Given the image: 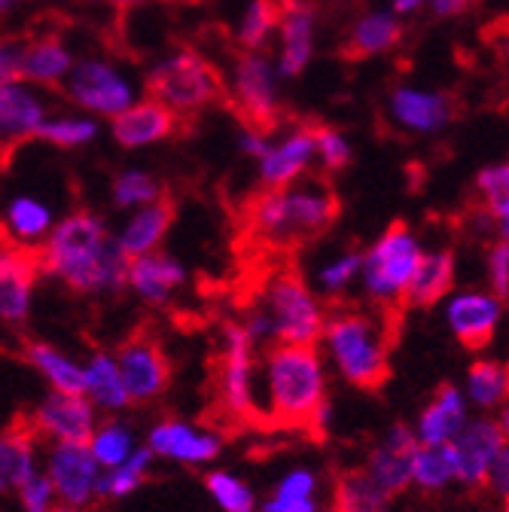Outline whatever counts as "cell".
I'll return each mask as SVG.
<instances>
[{
    "label": "cell",
    "mask_w": 509,
    "mask_h": 512,
    "mask_svg": "<svg viewBox=\"0 0 509 512\" xmlns=\"http://www.w3.org/2000/svg\"><path fill=\"white\" fill-rule=\"evenodd\" d=\"M43 275L83 296H110L129 287L132 256L125 253L104 217L71 211L58 217L55 229L37 250Z\"/></svg>",
    "instance_id": "1"
},
{
    "label": "cell",
    "mask_w": 509,
    "mask_h": 512,
    "mask_svg": "<svg viewBox=\"0 0 509 512\" xmlns=\"http://www.w3.org/2000/svg\"><path fill=\"white\" fill-rule=\"evenodd\" d=\"M263 415L278 427H311L327 397V360L317 345H269L263 357Z\"/></svg>",
    "instance_id": "2"
},
{
    "label": "cell",
    "mask_w": 509,
    "mask_h": 512,
    "mask_svg": "<svg viewBox=\"0 0 509 512\" xmlns=\"http://www.w3.org/2000/svg\"><path fill=\"white\" fill-rule=\"evenodd\" d=\"M339 217V199L324 183L299 180L266 189L250 208V229L272 244H299L327 232Z\"/></svg>",
    "instance_id": "3"
},
{
    "label": "cell",
    "mask_w": 509,
    "mask_h": 512,
    "mask_svg": "<svg viewBox=\"0 0 509 512\" xmlns=\"http://www.w3.org/2000/svg\"><path fill=\"white\" fill-rule=\"evenodd\" d=\"M330 363L342 381L363 391H375L388 381L391 372V339L388 324L375 314L345 308L333 311L321 339Z\"/></svg>",
    "instance_id": "4"
},
{
    "label": "cell",
    "mask_w": 509,
    "mask_h": 512,
    "mask_svg": "<svg viewBox=\"0 0 509 512\" xmlns=\"http://www.w3.org/2000/svg\"><path fill=\"white\" fill-rule=\"evenodd\" d=\"M421 238L406 226L394 223L381 232L366 250H363V293L372 305L391 308L406 305V293L412 287V278L424 260Z\"/></svg>",
    "instance_id": "5"
},
{
    "label": "cell",
    "mask_w": 509,
    "mask_h": 512,
    "mask_svg": "<svg viewBox=\"0 0 509 512\" xmlns=\"http://www.w3.org/2000/svg\"><path fill=\"white\" fill-rule=\"evenodd\" d=\"M257 305L272 320V345H321L330 314L296 272L272 275Z\"/></svg>",
    "instance_id": "6"
},
{
    "label": "cell",
    "mask_w": 509,
    "mask_h": 512,
    "mask_svg": "<svg viewBox=\"0 0 509 512\" xmlns=\"http://www.w3.org/2000/svg\"><path fill=\"white\" fill-rule=\"evenodd\" d=\"M147 92L183 119L211 107L220 98L223 83L205 55L193 49H174L147 71Z\"/></svg>",
    "instance_id": "7"
},
{
    "label": "cell",
    "mask_w": 509,
    "mask_h": 512,
    "mask_svg": "<svg viewBox=\"0 0 509 512\" xmlns=\"http://www.w3.org/2000/svg\"><path fill=\"white\" fill-rule=\"evenodd\" d=\"M61 92L68 95V101L77 110L92 113L98 119H116L119 113L141 101L135 77L125 68H119L116 61L98 55L80 58L68 83L61 86Z\"/></svg>",
    "instance_id": "8"
},
{
    "label": "cell",
    "mask_w": 509,
    "mask_h": 512,
    "mask_svg": "<svg viewBox=\"0 0 509 512\" xmlns=\"http://www.w3.org/2000/svg\"><path fill=\"white\" fill-rule=\"evenodd\" d=\"M220 400L235 421L263 415L257 400V342L250 339L241 320L223 327L220 336Z\"/></svg>",
    "instance_id": "9"
},
{
    "label": "cell",
    "mask_w": 509,
    "mask_h": 512,
    "mask_svg": "<svg viewBox=\"0 0 509 512\" xmlns=\"http://www.w3.org/2000/svg\"><path fill=\"white\" fill-rule=\"evenodd\" d=\"M281 71L278 61L266 55V49H244L235 64L229 89L235 107L247 116V122L272 125L281 113Z\"/></svg>",
    "instance_id": "10"
},
{
    "label": "cell",
    "mask_w": 509,
    "mask_h": 512,
    "mask_svg": "<svg viewBox=\"0 0 509 512\" xmlns=\"http://www.w3.org/2000/svg\"><path fill=\"white\" fill-rule=\"evenodd\" d=\"M46 476L55 485L58 503L83 512L98 500L101 464L95 461L89 442H52L46 452Z\"/></svg>",
    "instance_id": "11"
},
{
    "label": "cell",
    "mask_w": 509,
    "mask_h": 512,
    "mask_svg": "<svg viewBox=\"0 0 509 512\" xmlns=\"http://www.w3.org/2000/svg\"><path fill=\"white\" fill-rule=\"evenodd\" d=\"M503 299L488 287V290H452L442 302V320L452 330V336L470 348L482 351L491 345V339L500 330L503 320Z\"/></svg>",
    "instance_id": "12"
},
{
    "label": "cell",
    "mask_w": 509,
    "mask_h": 512,
    "mask_svg": "<svg viewBox=\"0 0 509 512\" xmlns=\"http://www.w3.org/2000/svg\"><path fill=\"white\" fill-rule=\"evenodd\" d=\"M388 116L391 122L406 135L415 138H433L452 125L455 119V101L439 92V89H424V86H397L388 95Z\"/></svg>",
    "instance_id": "13"
},
{
    "label": "cell",
    "mask_w": 509,
    "mask_h": 512,
    "mask_svg": "<svg viewBox=\"0 0 509 512\" xmlns=\"http://www.w3.org/2000/svg\"><path fill=\"white\" fill-rule=\"evenodd\" d=\"M98 409L86 394H65L49 391L34 415L31 427L49 442H89L98 427Z\"/></svg>",
    "instance_id": "14"
},
{
    "label": "cell",
    "mask_w": 509,
    "mask_h": 512,
    "mask_svg": "<svg viewBox=\"0 0 509 512\" xmlns=\"http://www.w3.org/2000/svg\"><path fill=\"white\" fill-rule=\"evenodd\" d=\"M40 272L37 250L4 241V250H0V317L4 324L22 327L31 317L34 284Z\"/></svg>",
    "instance_id": "15"
},
{
    "label": "cell",
    "mask_w": 509,
    "mask_h": 512,
    "mask_svg": "<svg viewBox=\"0 0 509 512\" xmlns=\"http://www.w3.org/2000/svg\"><path fill=\"white\" fill-rule=\"evenodd\" d=\"M147 445L156 452V458L183 464V467H205L214 464L223 452V439L214 430H202L180 418H165L150 427Z\"/></svg>",
    "instance_id": "16"
},
{
    "label": "cell",
    "mask_w": 509,
    "mask_h": 512,
    "mask_svg": "<svg viewBox=\"0 0 509 512\" xmlns=\"http://www.w3.org/2000/svg\"><path fill=\"white\" fill-rule=\"evenodd\" d=\"M46 119L49 104L40 86L28 80L0 83V144H4L7 153L25 141H37Z\"/></svg>",
    "instance_id": "17"
},
{
    "label": "cell",
    "mask_w": 509,
    "mask_h": 512,
    "mask_svg": "<svg viewBox=\"0 0 509 512\" xmlns=\"http://www.w3.org/2000/svg\"><path fill=\"white\" fill-rule=\"evenodd\" d=\"M418 433L409 424H391L388 433L375 442V448L366 458V473L385 488L391 497L409 491L415 485V452H418Z\"/></svg>",
    "instance_id": "18"
},
{
    "label": "cell",
    "mask_w": 509,
    "mask_h": 512,
    "mask_svg": "<svg viewBox=\"0 0 509 512\" xmlns=\"http://www.w3.org/2000/svg\"><path fill=\"white\" fill-rule=\"evenodd\" d=\"M275 61L284 80H296L308 71L317 49V10L308 0H284L278 25Z\"/></svg>",
    "instance_id": "19"
},
{
    "label": "cell",
    "mask_w": 509,
    "mask_h": 512,
    "mask_svg": "<svg viewBox=\"0 0 509 512\" xmlns=\"http://www.w3.org/2000/svg\"><path fill=\"white\" fill-rule=\"evenodd\" d=\"M503 445H506V436H503L497 418H485V415L470 418L467 427L452 442L455 461H458V485H464L470 491L485 488Z\"/></svg>",
    "instance_id": "20"
},
{
    "label": "cell",
    "mask_w": 509,
    "mask_h": 512,
    "mask_svg": "<svg viewBox=\"0 0 509 512\" xmlns=\"http://www.w3.org/2000/svg\"><path fill=\"white\" fill-rule=\"evenodd\" d=\"M119 366L129 384V394L135 403H150L159 400L168 391L171 381V363L162 345L150 336H132L119 348Z\"/></svg>",
    "instance_id": "21"
},
{
    "label": "cell",
    "mask_w": 509,
    "mask_h": 512,
    "mask_svg": "<svg viewBox=\"0 0 509 512\" xmlns=\"http://www.w3.org/2000/svg\"><path fill=\"white\" fill-rule=\"evenodd\" d=\"M314 162H317L314 128L293 125L281 138H275L272 150L257 162V171L266 189H278V186L299 183Z\"/></svg>",
    "instance_id": "22"
},
{
    "label": "cell",
    "mask_w": 509,
    "mask_h": 512,
    "mask_svg": "<svg viewBox=\"0 0 509 512\" xmlns=\"http://www.w3.org/2000/svg\"><path fill=\"white\" fill-rule=\"evenodd\" d=\"M180 125V116L159 98H141L125 113L110 119V135L125 150H141L168 141Z\"/></svg>",
    "instance_id": "23"
},
{
    "label": "cell",
    "mask_w": 509,
    "mask_h": 512,
    "mask_svg": "<svg viewBox=\"0 0 509 512\" xmlns=\"http://www.w3.org/2000/svg\"><path fill=\"white\" fill-rule=\"evenodd\" d=\"M470 400L467 391L458 388V384H442L436 388V394L430 397V403L418 412L415 418V433L421 445H449L458 439V433L467 427L470 415Z\"/></svg>",
    "instance_id": "24"
},
{
    "label": "cell",
    "mask_w": 509,
    "mask_h": 512,
    "mask_svg": "<svg viewBox=\"0 0 509 512\" xmlns=\"http://www.w3.org/2000/svg\"><path fill=\"white\" fill-rule=\"evenodd\" d=\"M189 272L177 256L165 250H153L144 256H135L129 266V290L153 308H162L174 299V293L186 284Z\"/></svg>",
    "instance_id": "25"
},
{
    "label": "cell",
    "mask_w": 509,
    "mask_h": 512,
    "mask_svg": "<svg viewBox=\"0 0 509 512\" xmlns=\"http://www.w3.org/2000/svg\"><path fill=\"white\" fill-rule=\"evenodd\" d=\"M74 64L77 58L71 46L55 34H43L22 43V80L40 89H61L68 83Z\"/></svg>",
    "instance_id": "26"
},
{
    "label": "cell",
    "mask_w": 509,
    "mask_h": 512,
    "mask_svg": "<svg viewBox=\"0 0 509 512\" xmlns=\"http://www.w3.org/2000/svg\"><path fill=\"white\" fill-rule=\"evenodd\" d=\"M55 223L58 217L52 205L43 196H34V192H19L4 208V238L19 247L40 250Z\"/></svg>",
    "instance_id": "27"
},
{
    "label": "cell",
    "mask_w": 509,
    "mask_h": 512,
    "mask_svg": "<svg viewBox=\"0 0 509 512\" xmlns=\"http://www.w3.org/2000/svg\"><path fill=\"white\" fill-rule=\"evenodd\" d=\"M22 360L49 384V391H65V394L86 391V363H80L68 351L55 348L52 342H43V339L25 342Z\"/></svg>",
    "instance_id": "28"
},
{
    "label": "cell",
    "mask_w": 509,
    "mask_h": 512,
    "mask_svg": "<svg viewBox=\"0 0 509 512\" xmlns=\"http://www.w3.org/2000/svg\"><path fill=\"white\" fill-rule=\"evenodd\" d=\"M86 363V397L95 403L101 415H122L135 400L129 394V384H125L122 366L116 354L95 351Z\"/></svg>",
    "instance_id": "29"
},
{
    "label": "cell",
    "mask_w": 509,
    "mask_h": 512,
    "mask_svg": "<svg viewBox=\"0 0 509 512\" xmlns=\"http://www.w3.org/2000/svg\"><path fill=\"white\" fill-rule=\"evenodd\" d=\"M40 433L31 424H13L0 436V488L19 491L31 476L40 473Z\"/></svg>",
    "instance_id": "30"
},
{
    "label": "cell",
    "mask_w": 509,
    "mask_h": 512,
    "mask_svg": "<svg viewBox=\"0 0 509 512\" xmlns=\"http://www.w3.org/2000/svg\"><path fill=\"white\" fill-rule=\"evenodd\" d=\"M171 223H174V205L159 199L153 205L129 211V217H125V223L116 232V241L135 260V256H144L162 247L165 235L171 232Z\"/></svg>",
    "instance_id": "31"
},
{
    "label": "cell",
    "mask_w": 509,
    "mask_h": 512,
    "mask_svg": "<svg viewBox=\"0 0 509 512\" xmlns=\"http://www.w3.org/2000/svg\"><path fill=\"white\" fill-rule=\"evenodd\" d=\"M400 19L403 16H397L394 10H369V13L357 16L348 31L345 52L351 58H378V55L391 52L403 40Z\"/></svg>",
    "instance_id": "32"
},
{
    "label": "cell",
    "mask_w": 509,
    "mask_h": 512,
    "mask_svg": "<svg viewBox=\"0 0 509 512\" xmlns=\"http://www.w3.org/2000/svg\"><path fill=\"white\" fill-rule=\"evenodd\" d=\"M455 287V253L452 250H427L424 260L412 278V287L406 293V305L412 308H433L445 302V296Z\"/></svg>",
    "instance_id": "33"
},
{
    "label": "cell",
    "mask_w": 509,
    "mask_h": 512,
    "mask_svg": "<svg viewBox=\"0 0 509 512\" xmlns=\"http://www.w3.org/2000/svg\"><path fill=\"white\" fill-rule=\"evenodd\" d=\"M464 391L473 409L500 412L509 403V363L494 357H479L464 375Z\"/></svg>",
    "instance_id": "34"
},
{
    "label": "cell",
    "mask_w": 509,
    "mask_h": 512,
    "mask_svg": "<svg viewBox=\"0 0 509 512\" xmlns=\"http://www.w3.org/2000/svg\"><path fill=\"white\" fill-rule=\"evenodd\" d=\"M333 512H391V494L366 473V467L345 470L336 479Z\"/></svg>",
    "instance_id": "35"
},
{
    "label": "cell",
    "mask_w": 509,
    "mask_h": 512,
    "mask_svg": "<svg viewBox=\"0 0 509 512\" xmlns=\"http://www.w3.org/2000/svg\"><path fill=\"white\" fill-rule=\"evenodd\" d=\"M98 135H101V119L92 113L74 110V113H49L37 141L58 147V150H80V147H89Z\"/></svg>",
    "instance_id": "36"
},
{
    "label": "cell",
    "mask_w": 509,
    "mask_h": 512,
    "mask_svg": "<svg viewBox=\"0 0 509 512\" xmlns=\"http://www.w3.org/2000/svg\"><path fill=\"white\" fill-rule=\"evenodd\" d=\"M138 436L135 430L125 424L122 418L110 415L104 421H98L92 439H89V448H92V455L95 461L101 464V470H110V467H119L129 461L135 452H138Z\"/></svg>",
    "instance_id": "37"
},
{
    "label": "cell",
    "mask_w": 509,
    "mask_h": 512,
    "mask_svg": "<svg viewBox=\"0 0 509 512\" xmlns=\"http://www.w3.org/2000/svg\"><path fill=\"white\" fill-rule=\"evenodd\" d=\"M284 0H247V7L235 25L241 49H266L278 37Z\"/></svg>",
    "instance_id": "38"
},
{
    "label": "cell",
    "mask_w": 509,
    "mask_h": 512,
    "mask_svg": "<svg viewBox=\"0 0 509 512\" xmlns=\"http://www.w3.org/2000/svg\"><path fill=\"white\" fill-rule=\"evenodd\" d=\"M415 488L436 494L445 491L449 485L458 482V461H455V448L449 445H418L415 452V470H412Z\"/></svg>",
    "instance_id": "39"
},
{
    "label": "cell",
    "mask_w": 509,
    "mask_h": 512,
    "mask_svg": "<svg viewBox=\"0 0 509 512\" xmlns=\"http://www.w3.org/2000/svg\"><path fill=\"white\" fill-rule=\"evenodd\" d=\"M476 192L485 205V214L494 220L497 238L509 241V162L485 165L476 177Z\"/></svg>",
    "instance_id": "40"
},
{
    "label": "cell",
    "mask_w": 509,
    "mask_h": 512,
    "mask_svg": "<svg viewBox=\"0 0 509 512\" xmlns=\"http://www.w3.org/2000/svg\"><path fill=\"white\" fill-rule=\"evenodd\" d=\"M153 461H156V452H153V448H150L147 442H144V445H138V452H135L129 461H125V464L110 467V470H101L98 497H104V500H122V497H132V494L144 485V479H147V473H150Z\"/></svg>",
    "instance_id": "41"
},
{
    "label": "cell",
    "mask_w": 509,
    "mask_h": 512,
    "mask_svg": "<svg viewBox=\"0 0 509 512\" xmlns=\"http://www.w3.org/2000/svg\"><path fill=\"white\" fill-rule=\"evenodd\" d=\"M363 275V253L360 250H336L327 260L314 269V287L321 296L336 299L342 293H348Z\"/></svg>",
    "instance_id": "42"
},
{
    "label": "cell",
    "mask_w": 509,
    "mask_h": 512,
    "mask_svg": "<svg viewBox=\"0 0 509 512\" xmlns=\"http://www.w3.org/2000/svg\"><path fill=\"white\" fill-rule=\"evenodd\" d=\"M110 199L122 211H135L162 199V183L144 168H122L110 183Z\"/></svg>",
    "instance_id": "43"
},
{
    "label": "cell",
    "mask_w": 509,
    "mask_h": 512,
    "mask_svg": "<svg viewBox=\"0 0 509 512\" xmlns=\"http://www.w3.org/2000/svg\"><path fill=\"white\" fill-rule=\"evenodd\" d=\"M205 488L223 512H257V491L229 470H211Z\"/></svg>",
    "instance_id": "44"
},
{
    "label": "cell",
    "mask_w": 509,
    "mask_h": 512,
    "mask_svg": "<svg viewBox=\"0 0 509 512\" xmlns=\"http://www.w3.org/2000/svg\"><path fill=\"white\" fill-rule=\"evenodd\" d=\"M314 141H317V162L324 171H342L354 159V144L345 132L333 125H317L314 128Z\"/></svg>",
    "instance_id": "45"
},
{
    "label": "cell",
    "mask_w": 509,
    "mask_h": 512,
    "mask_svg": "<svg viewBox=\"0 0 509 512\" xmlns=\"http://www.w3.org/2000/svg\"><path fill=\"white\" fill-rule=\"evenodd\" d=\"M16 494H19L22 512H58V494H55V485L46 476V470L31 476Z\"/></svg>",
    "instance_id": "46"
},
{
    "label": "cell",
    "mask_w": 509,
    "mask_h": 512,
    "mask_svg": "<svg viewBox=\"0 0 509 512\" xmlns=\"http://www.w3.org/2000/svg\"><path fill=\"white\" fill-rule=\"evenodd\" d=\"M485 272H488V287L509 302V241L497 238L488 253H485Z\"/></svg>",
    "instance_id": "47"
},
{
    "label": "cell",
    "mask_w": 509,
    "mask_h": 512,
    "mask_svg": "<svg viewBox=\"0 0 509 512\" xmlns=\"http://www.w3.org/2000/svg\"><path fill=\"white\" fill-rule=\"evenodd\" d=\"M272 144H275V138L266 132L263 125H257V122H247L241 132H238V150L247 159H253V162H260L272 150Z\"/></svg>",
    "instance_id": "48"
},
{
    "label": "cell",
    "mask_w": 509,
    "mask_h": 512,
    "mask_svg": "<svg viewBox=\"0 0 509 512\" xmlns=\"http://www.w3.org/2000/svg\"><path fill=\"white\" fill-rule=\"evenodd\" d=\"M275 491L278 494H293V497H317V476H314V470L296 467V470L281 476Z\"/></svg>",
    "instance_id": "49"
},
{
    "label": "cell",
    "mask_w": 509,
    "mask_h": 512,
    "mask_svg": "<svg viewBox=\"0 0 509 512\" xmlns=\"http://www.w3.org/2000/svg\"><path fill=\"white\" fill-rule=\"evenodd\" d=\"M22 43L25 40H7L0 46V83L22 80Z\"/></svg>",
    "instance_id": "50"
},
{
    "label": "cell",
    "mask_w": 509,
    "mask_h": 512,
    "mask_svg": "<svg viewBox=\"0 0 509 512\" xmlns=\"http://www.w3.org/2000/svg\"><path fill=\"white\" fill-rule=\"evenodd\" d=\"M263 512H321L317 497H293V494H272L263 503Z\"/></svg>",
    "instance_id": "51"
},
{
    "label": "cell",
    "mask_w": 509,
    "mask_h": 512,
    "mask_svg": "<svg viewBox=\"0 0 509 512\" xmlns=\"http://www.w3.org/2000/svg\"><path fill=\"white\" fill-rule=\"evenodd\" d=\"M491 494H497L500 500L509 497V442L500 448V455L491 467V476H488V485H485Z\"/></svg>",
    "instance_id": "52"
},
{
    "label": "cell",
    "mask_w": 509,
    "mask_h": 512,
    "mask_svg": "<svg viewBox=\"0 0 509 512\" xmlns=\"http://www.w3.org/2000/svg\"><path fill=\"white\" fill-rule=\"evenodd\" d=\"M473 7V0H430V10L436 19H458Z\"/></svg>",
    "instance_id": "53"
},
{
    "label": "cell",
    "mask_w": 509,
    "mask_h": 512,
    "mask_svg": "<svg viewBox=\"0 0 509 512\" xmlns=\"http://www.w3.org/2000/svg\"><path fill=\"white\" fill-rule=\"evenodd\" d=\"M424 7H430V0H391V10L397 16H415L421 13Z\"/></svg>",
    "instance_id": "54"
},
{
    "label": "cell",
    "mask_w": 509,
    "mask_h": 512,
    "mask_svg": "<svg viewBox=\"0 0 509 512\" xmlns=\"http://www.w3.org/2000/svg\"><path fill=\"white\" fill-rule=\"evenodd\" d=\"M330 421H333V403L327 400L321 409L314 412V418H311V427H308V430H314V433H324V430L330 427Z\"/></svg>",
    "instance_id": "55"
},
{
    "label": "cell",
    "mask_w": 509,
    "mask_h": 512,
    "mask_svg": "<svg viewBox=\"0 0 509 512\" xmlns=\"http://www.w3.org/2000/svg\"><path fill=\"white\" fill-rule=\"evenodd\" d=\"M497 424H500V430H503V436H506V442H509V403L497 412Z\"/></svg>",
    "instance_id": "56"
},
{
    "label": "cell",
    "mask_w": 509,
    "mask_h": 512,
    "mask_svg": "<svg viewBox=\"0 0 509 512\" xmlns=\"http://www.w3.org/2000/svg\"><path fill=\"white\" fill-rule=\"evenodd\" d=\"M113 7H138V4H147V0H107Z\"/></svg>",
    "instance_id": "57"
},
{
    "label": "cell",
    "mask_w": 509,
    "mask_h": 512,
    "mask_svg": "<svg viewBox=\"0 0 509 512\" xmlns=\"http://www.w3.org/2000/svg\"><path fill=\"white\" fill-rule=\"evenodd\" d=\"M16 4H22V0H0V10H4V13H10Z\"/></svg>",
    "instance_id": "58"
},
{
    "label": "cell",
    "mask_w": 509,
    "mask_h": 512,
    "mask_svg": "<svg viewBox=\"0 0 509 512\" xmlns=\"http://www.w3.org/2000/svg\"><path fill=\"white\" fill-rule=\"evenodd\" d=\"M503 512H509V497H503Z\"/></svg>",
    "instance_id": "59"
},
{
    "label": "cell",
    "mask_w": 509,
    "mask_h": 512,
    "mask_svg": "<svg viewBox=\"0 0 509 512\" xmlns=\"http://www.w3.org/2000/svg\"><path fill=\"white\" fill-rule=\"evenodd\" d=\"M189 4H193V0H189Z\"/></svg>",
    "instance_id": "60"
}]
</instances>
